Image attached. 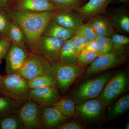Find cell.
Listing matches in <instances>:
<instances>
[{"instance_id": "obj_41", "label": "cell", "mask_w": 129, "mask_h": 129, "mask_svg": "<svg viewBox=\"0 0 129 129\" xmlns=\"http://www.w3.org/2000/svg\"><path fill=\"white\" fill-rule=\"evenodd\" d=\"M16 1H17V0H10V2H14Z\"/></svg>"}, {"instance_id": "obj_8", "label": "cell", "mask_w": 129, "mask_h": 129, "mask_svg": "<svg viewBox=\"0 0 129 129\" xmlns=\"http://www.w3.org/2000/svg\"><path fill=\"white\" fill-rule=\"evenodd\" d=\"M124 54L112 51L99 56L88 67L85 74L92 75L117 67L125 62Z\"/></svg>"}, {"instance_id": "obj_6", "label": "cell", "mask_w": 129, "mask_h": 129, "mask_svg": "<svg viewBox=\"0 0 129 129\" xmlns=\"http://www.w3.org/2000/svg\"><path fill=\"white\" fill-rule=\"evenodd\" d=\"M64 41L56 37L42 36L33 53L43 56L51 62H57L60 50Z\"/></svg>"}, {"instance_id": "obj_14", "label": "cell", "mask_w": 129, "mask_h": 129, "mask_svg": "<svg viewBox=\"0 0 129 129\" xmlns=\"http://www.w3.org/2000/svg\"><path fill=\"white\" fill-rule=\"evenodd\" d=\"M112 0H89L86 4L82 6L76 12L84 19H91L103 14L106 11Z\"/></svg>"}, {"instance_id": "obj_33", "label": "cell", "mask_w": 129, "mask_h": 129, "mask_svg": "<svg viewBox=\"0 0 129 129\" xmlns=\"http://www.w3.org/2000/svg\"><path fill=\"white\" fill-rule=\"evenodd\" d=\"M6 12L0 11V33L6 36L11 22Z\"/></svg>"}, {"instance_id": "obj_42", "label": "cell", "mask_w": 129, "mask_h": 129, "mask_svg": "<svg viewBox=\"0 0 129 129\" xmlns=\"http://www.w3.org/2000/svg\"><path fill=\"white\" fill-rule=\"evenodd\" d=\"M0 95H1V92H0Z\"/></svg>"}, {"instance_id": "obj_17", "label": "cell", "mask_w": 129, "mask_h": 129, "mask_svg": "<svg viewBox=\"0 0 129 129\" xmlns=\"http://www.w3.org/2000/svg\"><path fill=\"white\" fill-rule=\"evenodd\" d=\"M88 23L94 29L97 37H111L115 33V28L111 18L99 15L91 19Z\"/></svg>"}, {"instance_id": "obj_25", "label": "cell", "mask_w": 129, "mask_h": 129, "mask_svg": "<svg viewBox=\"0 0 129 129\" xmlns=\"http://www.w3.org/2000/svg\"><path fill=\"white\" fill-rule=\"evenodd\" d=\"M129 95L123 96L115 103L108 113V116L111 118L115 117L123 113L128 109Z\"/></svg>"}, {"instance_id": "obj_18", "label": "cell", "mask_w": 129, "mask_h": 129, "mask_svg": "<svg viewBox=\"0 0 129 129\" xmlns=\"http://www.w3.org/2000/svg\"><path fill=\"white\" fill-rule=\"evenodd\" d=\"M75 32L62 27L51 20L45 28L42 36H50L67 40L75 35Z\"/></svg>"}, {"instance_id": "obj_2", "label": "cell", "mask_w": 129, "mask_h": 129, "mask_svg": "<svg viewBox=\"0 0 129 129\" xmlns=\"http://www.w3.org/2000/svg\"><path fill=\"white\" fill-rule=\"evenodd\" d=\"M30 90L28 80L18 72L0 76V92L3 96L24 103L28 99Z\"/></svg>"}, {"instance_id": "obj_10", "label": "cell", "mask_w": 129, "mask_h": 129, "mask_svg": "<svg viewBox=\"0 0 129 129\" xmlns=\"http://www.w3.org/2000/svg\"><path fill=\"white\" fill-rule=\"evenodd\" d=\"M30 53L26 44H18L12 42L5 58L6 74L18 72Z\"/></svg>"}, {"instance_id": "obj_37", "label": "cell", "mask_w": 129, "mask_h": 129, "mask_svg": "<svg viewBox=\"0 0 129 129\" xmlns=\"http://www.w3.org/2000/svg\"><path fill=\"white\" fill-rule=\"evenodd\" d=\"M10 0H0V11L7 12L9 10Z\"/></svg>"}, {"instance_id": "obj_31", "label": "cell", "mask_w": 129, "mask_h": 129, "mask_svg": "<svg viewBox=\"0 0 129 129\" xmlns=\"http://www.w3.org/2000/svg\"><path fill=\"white\" fill-rule=\"evenodd\" d=\"M95 40L99 44L102 54L112 51L113 43L111 37L98 36Z\"/></svg>"}, {"instance_id": "obj_28", "label": "cell", "mask_w": 129, "mask_h": 129, "mask_svg": "<svg viewBox=\"0 0 129 129\" xmlns=\"http://www.w3.org/2000/svg\"><path fill=\"white\" fill-rule=\"evenodd\" d=\"M111 37L113 43L112 51L124 54L129 44L128 37L115 33Z\"/></svg>"}, {"instance_id": "obj_29", "label": "cell", "mask_w": 129, "mask_h": 129, "mask_svg": "<svg viewBox=\"0 0 129 129\" xmlns=\"http://www.w3.org/2000/svg\"><path fill=\"white\" fill-rule=\"evenodd\" d=\"M99 56L94 52L84 50L80 53L76 63L82 67L91 63Z\"/></svg>"}, {"instance_id": "obj_27", "label": "cell", "mask_w": 129, "mask_h": 129, "mask_svg": "<svg viewBox=\"0 0 129 129\" xmlns=\"http://www.w3.org/2000/svg\"><path fill=\"white\" fill-rule=\"evenodd\" d=\"M55 6L59 11L76 10L82 6V0H48Z\"/></svg>"}, {"instance_id": "obj_5", "label": "cell", "mask_w": 129, "mask_h": 129, "mask_svg": "<svg viewBox=\"0 0 129 129\" xmlns=\"http://www.w3.org/2000/svg\"><path fill=\"white\" fill-rule=\"evenodd\" d=\"M52 63V73L55 78L57 87L61 90H66L79 75L82 67L76 63L62 64Z\"/></svg>"}, {"instance_id": "obj_16", "label": "cell", "mask_w": 129, "mask_h": 129, "mask_svg": "<svg viewBox=\"0 0 129 129\" xmlns=\"http://www.w3.org/2000/svg\"><path fill=\"white\" fill-rule=\"evenodd\" d=\"M104 105L100 99H89L78 106L77 110L83 118L90 119L95 118L102 113Z\"/></svg>"}, {"instance_id": "obj_7", "label": "cell", "mask_w": 129, "mask_h": 129, "mask_svg": "<svg viewBox=\"0 0 129 129\" xmlns=\"http://www.w3.org/2000/svg\"><path fill=\"white\" fill-rule=\"evenodd\" d=\"M42 107L29 99L23 103L18 113L22 121L24 129H43L41 121Z\"/></svg>"}, {"instance_id": "obj_36", "label": "cell", "mask_w": 129, "mask_h": 129, "mask_svg": "<svg viewBox=\"0 0 129 129\" xmlns=\"http://www.w3.org/2000/svg\"><path fill=\"white\" fill-rule=\"evenodd\" d=\"M84 50L94 52L98 54L99 56L102 54L99 44L96 40L89 41L85 49Z\"/></svg>"}, {"instance_id": "obj_40", "label": "cell", "mask_w": 129, "mask_h": 129, "mask_svg": "<svg viewBox=\"0 0 129 129\" xmlns=\"http://www.w3.org/2000/svg\"><path fill=\"white\" fill-rule=\"evenodd\" d=\"M125 129H129V123H128V124H127V125H126V127H125Z\"/></svg>"}, {"instance_id": "obj_1", "label": "cell", "mask_w": 129, "mask_h": 129, "mask_svg": "<svg viewBox=\"0 0 129 129\" xmlns=\"http://www.w3.org/2000/svg\"><path fill=\"white\" fill-rule=\"evenodd\" d=\"M57 11L35 12L9 10L7 13L12 21L22 29L29 51L33 53L47 25Z\"/></svg>"}, {"instance_id": "obj_15", "label": "cell", "mask_w": 129, "mask_h": 129, "mask_svg": "<svg viewBox=\"0 0 129 129\" xmlns=\"http://www.w3.org/2000/svg\"><path fill=\"white\" fill-rule=\"evenodd\" d=\"M69 118L52 106L42 107V109L41 121L43 129L55 128L67 121Z\"/></svg>"}, {"instance_id": "obj_34", "label": "cell", "mask_w": 129, "mask_h": 129, "mask_svg": "<svg viewBox=\"0 0 129 129\" xmlns=\"http://www.w3.org/2000/svg\"><path fill=\"white\" fill-rule=\"evenodd\" d=\"M11 44L10 39L6 36L0 39V64L6 57Z\"/></svg>"}, {"instance_id": "obj_12", "label": "cell", "mask_w": 129, "mask_h": 129, "mask_svg": "<svg viewBox=\"0 0 129 129\" xmlns=\"http://www.w3.org/2000/svg\"><path fill=\"white\" fill-rule=\"evenodd\" d=\"M52 21L62 27L76 32L83 23V19L77 12L73 11H58Z\"/></svg>"}, {"instance_id": "obj_39", "label": "cell", "mask_w": 129, "mask_h": 129, "mask_svg": "<svg viewBox=\"0 0 129 129\" xmlns=\"http://www.w3.org/2000/svg\"><path fill=\"white\" fill-rule=\"evenodd\" d=\"M119 1L120 2L123 3L126 2H127L129 0H119Z\"/></svg>"}, {"instance_id": "obj_11", "label": "cell", "mask_w": 129, "mask_h": 129, "mask_svg": "<svg viewBox=\"0 0 129 129\" xmlns=\"http://www.w3.org/2000/svg\"><path fill=\"white\" fill-rule=\"evenodd\" d=\"M60 98L57 86L46 87L30 89L28 99L41 107L52 106Z\"/></svg>"}, {"instance_id": "obj_30", "label": "cell", "mask_w": 129, "mask_h": 129, "mask_svg": "<svg viewBox=\"0 0 129 129\" xmlns=\"http://www.w3.org/2000/svg\"><path fill=\"white\" fill-rule=\"evenodd\" d=\"M75 33L83 36L89 41L95 40L97 37L94 29L88 22L85 24L82 23Z\"/></svg>"}, {"instance_id": "obj_3", "label": "cell", "mask_w": 129, "mask_h": 129, "mask_svg": "<svg viewBox=\"0 0 129 129\" xmlns=\"http://www.w3.org/2000/svg\"><path fill=\"white\" fill-rule=\"evenodd\" d=\"M52 63L43 56L30 52L18 73L30 80L38 76L52 73Z\"/></svg>"}, {"instance_id": "obj_24", "label": "cell", "mask_w": 129, "mask_h": 129, "mask_svg": "<svg viewBox=\"0 0 129 129\" xmlns=\"http://www.w3.org/2000/svg\"><path fill=\"white\" fill-rule=\"evenodd\" d=\"M10 23L6 37L12 42L18 44H26L25 36L22 29L17 23L12 21Z\"/></svg>"}, {"instance_id": "obj_35", "label": "cell", "mask_w": 129, "mask_h": 129, "mask_svg": "<svg viewBox=\"0 0 129 129\" xmlns=\"http://www.w3.org/2000/svg\"><path fill=\"white\" fill-rule=\"evenodd\" d=\"M57 129H83L84 127L75 121L63 122L55 128Z\"/></svg>"}, {"instance_id": "obj_21", "label": "cell", "mask_w": 129, "mask_h": 129, "mask_svg": "<svg viewBox=\"0 0 129 129\" xmlns=\"http://www.w3.org/2000/svg\"><path fill=\"white\" fill-rule=\"evenodd\" d=\"M28 83L30 89L57 86L55 78L53 73L38 76L28 80Z\"/></svg>"}, {"instance_id": "obj_22", "label": "cell", "mask_w": 129, "mask_h": 129, "mask_svg": "<svg viewBox=\"0 0 129 129\" xmlns=\"http://www.w3.org/2000/svg\"><path fill=\"white\" fill-rule=\"evenodd\" d=\"M0 95V117L11 114L18 113L23 103L15 101Z\"/></svg>"}, {"instance_id": "obj_32", "label": "cell", "mask_w": 129, "mask_h": 129, "mask_svg": "<svg viewBox=\"0 0 129 129\" xmlns=\"http://www.w3.org/2000/svg\"><path fill=\"white\" fill-rule=\"evenodd\" d=\"M73 44L77 51L80 53L84 50L87 46L89 41L79 34L75 33V35L72 37Z\"/></svg>"}, {"instance_id": "obj_4", "label": "cell", "mask_w": 129, "mask_h": 129, "mask_svg": "<svg viewBox=\"0 0 129 129\" xmlns=\"http://www.w3.org/2000/svg\"><path fill=\"white\" fill-rule=\"evenodd\" d=\"M112 75L111 73H107L84 83L74 92V100L79 103L97 97Z\"/></svg>"}, {"instance_id": "obj_19", "label": "cell", "mask_w": 129, "mask_h": 129, "mask_svg": "<svg viewBox=\"0 0 129 129\" xmlns=\"http://www.w3.org/2000/svg\"><path fill=\"white\" fill-rule=\"evenodd\" d=\"M79 53L74 45L72 38L67 40L60 50L57 62L62 64L76 63Z\"/></svg>"}, {"instance_id": "obj_23", "label": "cell", "mask_w": 129, "mask_h": 129, "mask_svg": "<svg viewBox=\"0 0 129 129\" xmlns=\"http://www.w3.org/2000/svg\"><path fill=\"white\" fill-rule=\"evenodd\" d=\"M52 106L69 118L73 117L75 113L74 103L72 99L68 98H60Z\"/></svg>"}, {"instance_id": "obj_9", "label": "cell", "mask_w": 129, "mask_h": 129, "mask_svg": "<svg viewBox=\"0 0 129 129\" xmlns=\"http://www.w3.org/2000/svg\"><path fill=\"white\" fill-rule=\"evenodd\" d=\"M127 83L125 74L119 73L111 78L100 95V100L104 105H109L124 91Z\"/></svg>"}, {"instance_id": "obj_13", "label": "cell", "mask_w": 129, "mask_h": 129, "mask_svg": "<svg viewBox=\"0 0 129 129\" xmlns=\"http://www.w3.org/2000/svg\"><path fill=\"white\" fill-rule=\"evenodd\" d=\"M14 2L12 10L16 11L39 12L58 10L48 0H17Z\"/></svg>"}, {"instance_id": "obj_38", "label": "cell", "mask_w": 129, "mask_h": 129, "mask_svg": "<svg viewBox=\"0 0 129 129\" xmlns=\"http://www.w3.org/2000/svg\"><path fill=\"white\" fill-rule=\"evenodd\" d=\"M5 36H5V35L3 34H2V33H0V39H1L3 37H5Z\"/></svg>"}, {"instance_id": "obj_20", "label": "cell", "mask_w": 129, "mask_h": 129, "mask_svg": "<svg viewBox=\"0 0 129 129\" xmlns=\"http://www.w3.org/2000/svg\"><path fill=\"white\" fill-rule=\"evenodd\" d=\"M0 129H23V123L18 113L11 114L0 117Z\"/></svg>"}, {"instance_id": "obj_26", "label": "cell", "mask_w": 129, "mask_h": 129, "mask_svg": "<svg viewBox=\"0 0 129 129\" xmlns=\"http://www.w3.org/2000/svg\"><path fill=\"white\" fill-rule=\"evenodd\" d=\"M114 28L119 32L129 33V17L124 13H118L113 14L111 17Z\"/></svg>"}]
</instances>
